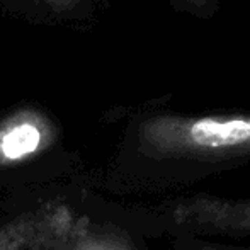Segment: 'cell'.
Masks as SVG:
<instances>
[{
  "label": "cell",
  "mask_w": 250,
  "mask_h": 250,
  "mask_svg": "<svg viewBox=\"0 0 250 250\" xmlns=\"http://www.w3.org/2000/svg\"><path fill=\"white\" fill-rule=\"evenodd\" d=\"M155 213L160 233L170 238L196 237L227 244L250 240V196L181 194L165 199Z\"/></svg>",
  "instance_id": "7a4b0ae2"
},
{
  "label": "cell",
  "mask_w": 250,
  "mask_h": 250,
  "mask_svg": "<svg viewBox=\"0 0 250 250\" xmlns=\"http://www.w3.org/2000/svg\"><path fill=\"white\" fill-rule=\"evenodd\" d=\"M34 9L50 21L65 26L85 27L96 24L101 12V0H29Z\"/></svg>",
  "instance_id": "5b68a950"
},
{
  "label": "cell",
  "mask_w": 250,
  "mask_h": 250,
  "mask_svg": "<svg viewBox=\"0 0 250 250\" xmlns=\"http://www.w3.org/2000/svg\"><path fill=\"white\" fill-rule=\"evenodd\" d=\"M128 146L151 189L181 196L206 179L250 165V112H146L133 121Z\"/></svg>",
  "instance_id": "6da1fadb"
},
{
  "label": "cell",
  "mask_w": 250,
  "mask_h": 250,
  "mask_svg": "<svg viewBox=\"0 0 250 250\" xmlns=\"http://www.w3.org/2000/svg\"><path fill=\"white\" fill-rule=\"evenodd\" d=\"M168 250H250V245L204 240L196 237H175L170 238Z\"/></svg>",
  "instance_id": "52a82bcc"
},
{
  "label": "cell",
  "mask_w": 250,
  "mask_h": 250,
  "mask_svg": "<svg viewBox=\"0 0 250 250\" xmlns=\"http://www.w3.org/2000/svg\"><path fill=\"white\" fill-rule=\"evenodd\" d=\"M0 5L2 7H7V9L10 10H29V16L31 17H36L38 10L34 9V5L29 2V0H0Z\"/></svg>",
  "instance_id": "9c48e42d"
},
{
  "label": "cell",
  "mask_w": 250,
  "mask_h": 250,
  "mask_svg": "<svg viewBox=\"0 0 250 250\" xmlns=\"http://www.w3.org/2000/svg\"><path fill=\"white\" fill-rule=\"evenodd\" d=\"M38 225L36 213H22L0 227V250H27Z\"/></svg>",
  "instance_id": "8992f818"
},
{
  "label": "cell",
  "mask_w": 250,
  "mask_h": 250,
  "mask_svg": "<svg viewBox=\"0 0 250 250\" xmlns=\"http://www.w3.org/2000/svg\"><path fill=\"white\" fill-rule=\"evenodd\" d=\"M60 136L58 123L38 105H22L0 118V168L16 167L50 150Z\"/></svg>",
  "instance_id": "277c9868"
},
{
  "label": "cell",
  "mask_w": 250,
  "mask_h": 250,
  "mask_svg": "<svg viewBox=\"0 0 250 250\" xmlns=\"http://www.w3.org/2000/svg\"><path fill=\"white\" fill-rule=\"evenodd\" d=\"M27 250H142L121 228L75 216L68 208L38 211V225Z\"/></svg>",
  "instance_id": "3957f363"
},
{
  "label": "cell",
  "mask_w": 250,
  "mask_h": 250,
  "mask_svg": "<svg viewBox=\"0 0 250 250\" xmlns=\"http://www.w3.org/2000/svg\"><path fill=\"white\" fill-rule=\"evenodd\" d=\"M167 2L179 14H186L196 19H211L216 16L221 0H167Z\"/></svg>",
  "instance_id": "ba28073f"
}]
</instances>
